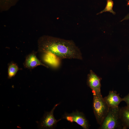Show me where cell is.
<instances>
[{"label":"cell","instance_id":"6da1fadb","mask_svg":"<svg viewBox=\"0 0 129 129\" xmlns=\"http://www.w3.org/2000/svg\"><path fill=\"white\" fill-rule=\"evenodd\" d=\"M38 45L39 51L53 54L61 59H83L80 49L72 40L44 35L39 38Z\"/></svg>","mask_w":129,"mask_h":129},{"label":"cell","instance_id":"277c9868","mask_svg":"<svg viewBox=\"0 0 129 129\" xmlns=\"http://www.w3.org/2000/svg\"><path fill=\"white\" fill-rule=\"evenodd\" d=\"M63 118L70 122L76 123L83 129H87L89 128L88 123L83 113L78 111L70 113H65L63 115Z\"/></svg>","mask_w":129,"mask_h":129},{"label":"cell","instance_id":"8992f818","mask_svg":"<svg viewBox=\"0 0 129 129\" xmlns=\"http://www.w3.org/2000/svg\"><path fill=\"white\" fill-rule=\"evenodd\" d=\"M101 78L98 76L91 70L87 75V83L91 88L93 94H101Z\"/></svg>","mask_w":129,"mask_h":129},{"label":"cell","instance_id":"30bf717a","mask_svg":"<svg viewBox=\"0 0 129 129\" xmlns=\"http://www.w3.org/2000/svg\"><path fill=\"white\" fill-rule=\"evenodd\" d=\"M19 70V68L16 64L13 62L9 63L8 67V78L11 79L14 77Z\"/></svg>","mask_w":129,"mask_h":129},{"label":"cell","instance_id":"9c48e42d","mask_svg":"<svg viewBox=\"0 0 129 129\" xmlns=\"http://www.w3.org/2000/svg\"><path fill=\"white\" fill-rule=\"evenodd\" d=\"M119 115L122 129L129 128V106L127 105L120 108Z\"/></svg>","mask_w":129,"mask_h":129},{"label":"cell","instance_id":"7a4b0ae2","mask_svg":"<svg viewBox=\"0 0 129 129\" xmlns=\"http://www.w3.org/2000/svg\"><path fill=\"white\" fill-rule=\"evenodd\" d=\"M120 108H110L99 128L100 129H122L119 115Z\"/></svg>","mask_w":129,"mask_h":129},{"label":"cell","instance_id":"3957f363","mask_svg":"<svg viewBox=\"0 0 129 129\" xmlns=\"http://www.w3.org/2000/svg\"><path fill=\"white\" fill-rule=\"evenodd\" d=\"M93 107L98 124L100 125L108 113L110 107L101 94H93Z\"/></svg>","mask_w":129,"mask_h":129},{"label":"cell","instance_id":"8fae6325","mask_svg":"<svg viewBox=\"0 0 129 129\" xmlns=\"http://www.w3.org/2000/svg\"><path fill=\"white\" fill-rule=\"evenodd\" d=\"M113 2L112 0H107L106 5L104 9L97 13V15L104 12H109L112 13L113 15H115L116 12L114 11L113 9Z\"/></svg>","mask_w":129,"mask_h":129},{"label":"cell","instance_id":"5bb4252c","mask_svg":"<svg viewBox=\"0 0 129 129\" xmlns=\"http://www.w3.org/2000/svg\"><path fill=\"white\" fill-rule=\"evenodd\" d=\"M127 6H129V0L127 1Z\"/></svg>","mask_w":129,"mask_h":129},{"label":"cell","instance_id":"9a60e30c","mask_svg":"<svg viewBox=\"0 0 129 129\" xmlns=\"http://www.w3.org/2000/svg\"><path fill=\"white\" fill-rule=\"evenodd\" d=\"M128 69L129 71V66H128Z\"/></svg>","mask_w":129,"mask_h":129},{"label":"cell","instance_id":"5b68a950","mask_svg":"<svg viewBox=\"0 0 129 129\" xmlns=\"http://www.w3.org/2000/svg\"><path fill=\"white\" fill-rule=\"evenodd\" d=\"M59 104L55 105L49 112L46 113L39 124V128L43 129H52L56 125L57 122L61 120H56L54 116V112L56 107Z\"/></svg>","mask_w":129,"mask_h":129},{"label":"cell","instance_id":"52a82bcc","mask_svg":"<svg viewBox=\"0 0 129 129\" xmlns=\"http://www.w3.org/2000/svg\"><path fill=\"white\" fill-rule=\"evenodd\" d=\"M24 66L28 69H32L39 65H42L48 68V66L42 63L37 57L34 52L28 55L26 57L24 63Z\"/></svg>","mask_w":129,"mask_h":129},{"label":"cell","instance_id":"4fadbf2b","mask_svg":"<svg viewBox=\"0 0 129 129\" xmlns=\"http://www.w3.org/2000/svg\"><path fill=\"white\" fill-rule=\"evenodd\" d=\"M129 20V13L126 15L124 18L120 22H122L124 21Z\"/></svg>","mask_w":129,"mask_h":129},{"label":"cell","instance_id":"7c38bea8","mask_svg":"<svg viewBox=\"0 0 129 129\" xmlns=\"http://www.w3.org/2000/svg\"><path fill=\"white\" fill-rule=\"evenodd\" d=\"M123 100L126 103L127 105L129 106V93L123 98Z\"/></svg>","mask_w":129,"mask_h":129},{"label":"cell","instance_id":"ba28073f","mask_svg":"<svg viewBox=\"0 0 129 129\" xmlns=\"http://www.w3.org/2000/svg\"><path fill=\"white\" fill-rule=\"evenodd\" d=\"M104 99L110 108L118 107L120 103L123 101V98L115 91H110L108 95Z\"/></svg>","mask_w":129,"mask_h":129}]
</instances>
